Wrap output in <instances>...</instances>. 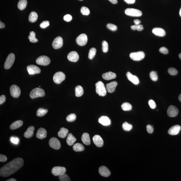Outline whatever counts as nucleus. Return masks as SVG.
Returning a JSON list of instances; mask_svg holds the SVG:
<instances>
[{
	"label": "nucleus",
	"instance_id": "1",
	"mask_svg": "<svg viewBox=\"0 0 181 181\" xmlns=\"http://www.w3.org/2000/svg\"><path fill=\"white\" fill-rule=\"evenodd\" d=\"M24 161L22 158H17L3 166L0 170V176L9 177L13 174L22 167Z\"/></svg>",
	"mask_w": 181,
	"mask_h": 181
},
{
	"label": "nucleus",
	"instance_id": "2",
	"mask_svg": "<svg viewBox=\"0 0 181 181\" xmlns=\"http://www.w3.org/2000/svg\"><path fill=\"white\" fill-rule=\"evenodd\" d=\"M96 91L100 96H104L107 93V90L102 81H100L95 84Z\"/></svg>",
	"mask_w": 181,
	"mask_h": 181
},
{
	"label": "nucleus",
	"instance_id": "3",
	"mask_svg": "<svg viewBox=\"0 0 181 181\" xmlns=\"http://www.w3.org/2000/svg\"><path fill=\"white\" fill-rule=\"evenodd\" d=\"M45 95L44 91L42 89L36 87L32 90L30 92V98L32 99H34L39 97L44 96Z\"/></svg>",
	"mask_w": 181,
	"mask_h": 181
},
{
	"label": "nucleus",
	"instance_id": "4",
	"mask_svg": "<svg viewBox=\"0 0 181 181\" xmlns=\"http://www.w3.org/2000/svg\"><path fill=\"white\" fill-rule=\"evenodd\" d=\"M125 13L127 16H140L142 15V13L139 9L128 8L125 10Z\"/></svg>",
	"mask_w": 181,
	"mask_h": 181
},
{
	"label": "nucleus",
	"instance_id": "5",
	"mask_svg": "<svg viewBox=\"0 0 181 181\" xmlns=\"http://www.w3.org/2000/svg\"><path fill=\"white\" fill-rule=\"evenodd\" d=\"M15 55L11 53L9 54L7 57L4 65V67L5 69H9L13 66L15 61Z\"/></svg>",
	"mask_w": 181,
	"mask_h": 181
},
{
	"label": "nucleus",
	"instance_id": "6",
	"mask_svg": "<svg viewBox=\"0 0 181 181\" xmlns=\"http://www.w3.org/2000/svg\"><path fill=\"white\" fill-rule=\"evenodd\" d=\"M130 57L132 60L136 61H139L143 60L145 57V54L142 51L131 53L130 55Z\"/></svg>",
	"mask_w": 181,
	"mask_h": 181
},
{
	"label": "nucleus",
	"instance_id": "7",
	"mask_svg": "<svg viewBox=\"0 0 181 181\" xmlns=\"http://www.w3.org/2000/svg\"><path fill=\"white\" fill-rule=\"evenodd\" d=\"M66 79V75L62 72H57L53 77V80L54 83L57 84H60Z\"/></svg>",
	"mask_w": 181,
	"mask_h": 181
},
{
	"label": "nucleus",
	"instance_id": "8",
	"mask_svg": "<svg viewBox=\"0 0 181 181\" xmlns=\"http://www.w3.org/2000/svg\"><path fill=\"white\" fill-rule=\"evenodd\" d=\"M38 65L43 66H47L50 63V60L49 57L46 56H41L36 60Z\"/></svg>",
	"mask_w": 181,
	"mask_h": 181
},
{
	"label": "nucleus",
	"instance_id": "9",
	"mask_svg": "<svg viewBox=\"0 0 181 181\" xmlns=\"http://www.w3.org/2000/svg\"><path fill=\"white\" fill-rule=\"evenodd\" d=\"M66 171V168L63 167H54L52 169L51 173L55 176H60L65 174Z\"/></svg>",
	"mask_w": 181,
	"mask_h": 181
},
{
	"label": "nucleus",
	"instance_id": "10",
	"mask_svg": "<svg viewBox=\"0 0 181 181\" xmlns=\"http://www.w3.org/2000/svg\"><path fill=\"white\" fill-rule=\"evenodd\" d=\"M10 91L11 96L14 98H18L21 94L20 87L16 85H12L10 87Z\"/></svg>",
	"mask_w": 181,
	"mask_h": 181
},
{
	"label": "nucleus",
	"instance_id": "11",
	"mask_svg": "<svg viewBox=\"0 0 181 181\" xmlns=\"http://www.w3.org/2000/svg\"><path fill=\"white\" fill-rule=\"evenodd\" d=\"M87 35L85 34H80L76 40L77 43L80 46H84L87 44Z\"/></svg>",
	"mask_w": 181,
	"mask_h": 181
},
{
	"label": "nucleus",
	"instance_id": "12",
	"mask_svg": "<svg viewBox=\"0 0 181 181\" xmlns=\"http://www.w3.org/2000/svg\"><path fill=\"white\" fill-rule=\"evenodd\" d=\"M49 145L52 148L59 150L61 147V144L59 140L55 138H52L49 141Z\"/></svg>",
	"mask_w": 181,
	"mask_h": 181
},
{
	"label": "nucleus",
	"instance_id": "13",
	"mask_svg": "<svg viewBox=\"0 0 181 181\" xmlns=\"http://www.w3.org/2000/svg\"><path fill=\"white\" fill-rule=\"evenodd\" d=\"M178 110L177 108L173 105H171L168 108L167 114L169 117L171 118L177 116L178 113Z\"/></svg>",
	"mask_w": 181,
	"mask_h": 181
},
{
	"label": "nucleus",
	"instance_id": "14",
	"mask_svg": "<svg viewBox=\"0 0 181 181\" xmlns=\"http://www.w3.org/2000/svg\"><path fill=\"white\" fill-rule=\"evenodd\" d=\"M27 69L30 75L39 74L41 72L40 68L35 65H29L27 66Z\"/></svg>",
	"mask_w": 181,
	"mask_h": 181
},
{
	"label": "nucleus",
	"instance_id": "15",
	"mask_svg": "<svg viewBox=\"0 0 181 181\" xmlns=\"http://www.w3.org/2000/svg\"><path fill=\"white\" fill-rule=\"evenodd\" d=\"M63 44V41L62 37L58 36L54 39L52 43L53 48L55 49H59L62 47Z\"/></svg>",
	"mask_w": 181,
	"mask_h": 181
},
{
	"label": "nucleus",
	"instance_id": "16",
	"mask_svg": "<svg viewBox=\"0 0 181 181\" xmlns=\"http://www.w3.org/2000/svg\"><path fill=\"white\" fill-rule=\"evenodd\" d=\"M67 59L69 61L73 62H76L79 59V55L76 51L70 52L67 55Z\"/></svg>",
	"mask_w": 181,
	"mask_h": 181
},
{
	"label": "nucleus",
	"instance_id": "17",
	"mask_svg": "<svg viewBox=\"0 0 181 181\" xmlns=\"http://www.w3.org/2000/svg\"><path fill=\"white\" fill-rule=\"evenodd\" d=\"M181 129L180 126L179 125H174L169 129L168 133L171 135H176L179 133Z\"/></svg>",
	"mask_w": 181,
	"mask_h": 181
},
{
	"label": "nucleus",
	"instance_id": "18",
	"mask_svg": "<svg viewBox=\"0 0 181 181\" xmlns=\"http://www.w3.org/2000/svg\"><path fill=\"white\" fill-rule=\"evenodd\" d=\"M99 172L101 176L105 177H109L111 174L110 170L105 166H101L99 168Z\"/></svg>",
	"mask_w": 181,
	"mask_h": 181
},
{
	"label": "nucleus",
	"instance_id": "19",
	"mask_svg": "<svg viewBox=\"0 0 181 181\" xmlns=\"http://www.w3.org/2000/svg\"><path fill=\"white\" fill-rule=\"evenodd\" d=\"M93 142L97 147H102L103 145V141L102 138L98 135H96L93 137Z\"/></svg>",
	"mask_w": 181,
	"mask_h": 181
},
{
	"label": "nucleus",
	"instance_id": "20",
	"mask_svg": "<svg viewBox=\"0 0 181 181\" xmlns=\"http://www.w3.org/2000/svg\"><path fill=\"white\" fill-rule=\"evenodd\" d=\"M117 85L118 83L116 81H112L109 83L107 84L106 86V89L107 92L109 93H113L115 91Z\"/></svg>",
	"mask_w": 181,
	"mask_h": 181
},
{
	"label": "nucleus",
	"instance_id": "21",
	"mask_svg": "<svg viewBox=\"0 0 181 181\" xmlns=\"http://www.w3.org/2000/svg\"><path fill=\"white\" fill-rule=\"evenodd\" d=\"M47 131L43 128H40L37 131L36 137L38 139H42L45 138L47 136Z\"/></svg>",
	"mask_w": 181,
	"mask_h": 181
},
{
	"label": "nucleus",
	"instance_id": "22",
	"mask_svg": "<svg viewBox=\"0 0 181 181\" xmlns=\"http://www.w3.org/2000/svg\"><path fill=\"white\" fill-rule=\"evenodd\" d=\"M127 78L135 85H138L139 83V80L137 77L132 75L130 72H127L126 74Z\"/></svg>",
	"mask_w": 181,
	"mask_h": 181
},
{
	"label": "nucleus",
	"instance_id": "23",
	"mask_svg": "<svg viewBox=\"0 0 181 181\" xmlns=\"http://www.w3.org/2000/svg\"><path fill=\"white\" fill-rule=\"evenodd\" d=\"M116 77V74L111 72L104 73L102 75L103 78L106 80H110L115 79Z\"/></svg>",
	"mask_w": 181,
	"mask_h": 181
},
{
	"label": "nucleus",
	"instance_id": "24",
	"mask_svg": "<svg viewBox=\"0 0 181 181\" xmlns=\"http://www.w3.org/2000/svg\"><path fill=\"white\" fill-rule=\"evenodd\" d=\"M152 32L154 35H156V36L159 37L165 36L166 34L165 30L161 28H154L152 30Z\"/></svg>",
	"mask_w": 181,
	"mask_h": 181
},
{
	"label": "nucleus",
	"instance_id": "25",
	"mask_svg": "<svg viewBox=\"0 0 181 181\" xmlns=\"http://www.w3.org/2000/svg\"><path fill=\"white\" fill-rule=\"evenodd\" d=\"M34 130L35 128L33 126H31L28 127L25 132L24 136L25 138L29 139L32 137L34 135Z\"/></svg>",
	"mask_w": 181,
	"mask_h": 181
},
{
	"label": "nucleus",
	"instance_id": "26",
	"mask_svg": "<svg viewBox=\"0 0 181 181\" xmlns=\"http://www.w3.org/2000/svg\"><path fill=\"white\" fill-rule=\"evenodd\" d=\"M23 124V122L22 120L16 121L11 124V125L9 126V128L11 130H16V129L21 127Z\"/></svg>",
	"mask_w": 181,
	"mask_h": 181
},
{
	"label": "nucleus",
	"instance_id": "27",
	"mask_svg": "<svg viewBox=\"0 0 181 181\" xmlns=\"http://www.w3.org/2000/svg\"><path fill=\"white\" fill-rule=\"evenodd\" d=\"M99 123L104 126H107L110 124L111 122L108 118L106 116L100 117L98 120Z\"/></svg>",
	"mask_w": 181,
	"mask_h": 181
},
{
	"label": "nucleus",
	"instance_id": "28",
	"mask_svg": "<svg viewBox=\"0 0 181 181\" xmlns=\"http://www.w3.org/2000/svg\"><path fill=\"white\" fill-rule=\"evenodd\" d=\"M81 141L85 145H90L91 143V140L89 134L87 133H83L81 137Z\"/></svg>",
	"mask_w": 181,
	"mask_h": 181
},
{
	"label": "nucleus",
	"instance_id": "29",
	"mask_svg": "<svg viewBox=\"0 0 181 181\" xmlns=\"http://www.w3.org/2000/svg\"><path fill=\"white\" fill-rule=\"evenodd\" d=\"M68 132L69 131L67 129L62 127L60 129V131L58 133V135L60 138H64L67 136Z\"/></svg>",
	"mask_w": 181,
	"mask_h": 181
},
{
	"label": "nucleus",
	"instance_id": "30",
	"mask_svg": "<svg viewBox=\"0 0 181 181\" xmlns=\"http://www.w3.org/2000/svg\"><path fill=\"white\" fill-rule=\"evenodd\" d=\"M76 140V138L72 133H70L68 135L67 139V142L68 145L70 146L73 145Z\"/></svg>",
	"mask_w": 181,
	"mask_h": 181
},
{
	"label": "nucleus",
	"instance_id": "31",
	"mask_svg": "<svg viewBox=\"0 0 181 181\" xmlns=\"http://www.w3.org/2000/svg\"><path fill=\"white\" fill-rule=\"evenodd\" d=\"M73 149L74 151L77 152H81L83 151L85 149L83 145L79 143L74 144L73 145Z\"/></svg>",
	"mask_w": 181,
	"mask_h": 181
},
{
	"label": "nucleus",
	"instance_id": "32",
	"mask_svg": "<svg viewBox=\"0 0 181 181\" xmlns=\"http://www.w3.org/2000/svg\"><path fill=\"white\" fill-rule=\"evenodd\" d=\"M38 18L37 14L34 11H32L30 14L29 20L30 22H36Z\"/></svg>",
	"mask_w": 181,
	"mask_h": 181
},
{
	"label": "nucleus",
	"instance_id": "33",
	"mask_svg": "<svg viewBox=\"0 0 181 181\" xmlns=\"http://www.w3.org/2000/svg\"><path fill=\"white\" fill-rule=\"evenodd\" d=\"M75 95L77 97L81 96L83 94V89L82 87L80 85L77 86L75 88Z\"/></svg>",
	"mask_w": 181,
	"mask_h": 181
},
{
	"label": "nucleus",
	"instance_id": "34",
	"mask_svg": "<svg viewBox=\"0 0 181 181\" xmlns=\"http://www.w3.org/2000/svg\"><path fill=\"white\" fill-rule=\"evenodd\" d=\"M27 4V0H20L17 4V7L20 10H24L26 7Z\"/></svg>",
	"mask_w": 181,
	"mask_h": 181
},
{
	"label": "nucleus",
	"instance_id": "35",
	"mask_svg": "<svg viewBox=\"0 0 181 181\" xmlns=\"http://www.w3.org/2000/svg\"><path fill=\"white\" fill-rule=\"evenodd\" d=\"M48 112V110L42 108H40L38 109L36 112V115L38 117H42L44 116Z\"/></svg>",
	"mask_w": 181,
	"mask_h": 181
},
{
	"label": "nucleus",
	"instance_id": "36",
	"mask_svg": "<svg viewBox=\"0 0 181 181\" xmlns=\"http://www.w3.org/2000/svg\"><path fill=\"white\" fill-rule=\"evenodd\" d=\"M36 34L34 31L31 32L30 33V35L28 36L30 41L32 43H36L38 42V40L35 37Z\"/></svg>",
	"mask_w": 181,
	"mask_h": 181
},
{
	"label": "nucleus",
	"instance_id": "37",
	"mask_svg": "<svg viewBox=\"0 0 181 181\" xmlns=\"http://www.w3.org/2000/svg\"><path fill=\"white\" fill-rule=\"evenodd\" d=\"M121 107L122 109L124 111H130L132 109V105L127 102L124 103L121 105Z\"/></svg>",
	"mask_w": 181,
	"mask_h": 181
},
{
	"label": "nucleus",
	"instance_id": "38",
	"mask_svg": "<svg viewBox=\"0 0 181 181\" xmlns=\"http://www.w3.org/2000/svg\"><path fill=\"white\" fill-rule=\"evenodd\" d=\"M122 127L124 131L128 132L132 129V125L129 124L126 122H125L123 123Z\"/></svg>",
	"mask_w": 181,
	"mask_h": 181
},
{
	"label": "nucleus",
	"instance_id": "39",
	"mask_svg": "<svg viewBox=\"0 0 181 181\" xmlns=\"http://www.w3.org/2000/svg\"><path fill=\"white\" fill-rule=\"evenodd\" d=\"M96 49L95 48H92L90 50L88 54V58L90 60H92L96 54Z\"/></svg>",
	"mask_w": 181,
	"mask_h": 181
},
{
	"label": "nucleus",
	"instance_id": "40",
	"mask_svg": "<svg viewBox=\"0 0 181 181\" xmlns=\"http://www.w3.org/2000/svg\"><path fill=\"white\" fill-rule=\"evenodd\" d=\"M76 119V115L74 113H72L67 116L66 120L69 122L74 121Z\"/></svg>",
	"mask_w": 181,
	"mask_h": 181
},
{
	"label": "nucleus",
	"instance_id": "41",
	"mask_svg": "<svg viewBox=\"0 0 181 181\" xmlns=\"http://www.w3.org/2000/svg\"><path fill=\"white\" fill-rule=\"evenodd\" d=\"M131 29L132 30H137L138 31H142L144 29V27L142 25L139 24L138 25H134L131 26Z\"/></svg>",
	"mask_w": 181,
	"mask_h": 181
},
{
	"label": "nucleus",
	"instance_id": "42",
	"mask_svg": "<svg viewBox=\"0 0 181 181\" xmlns=\"http://www.w3.org/2000/svg\"><path fill=\"white\" fill-rule=\"evenodd\" d=\"M80 12L82 15L87 16L89 15L90 13V11L89 9L87 7H81L80 9Z\"/></svg>",
	"mask_w": 181,
	"mask_h": 181
},
{
	"label": "nucleus",
	"instance_id": "43",
	"mask_svg": "<svg viewBox=\"0 0 181 181\" xmlns=\"http://www.w3.org/2000/svg\"><path fill=\"white\" fill-rule=\"evenodd\" d=\"M59 179L60 181H71V180L68 175L64 174L59 176Z\"/></svg>",
	"mask_w": 181,
	"mask_h": 181
},
{
	"label": "nucleus",
	"instance_id": "44",
	"mask_svg": "<svg viewBox=\"0 0 181 181\" xmlns=\"http://www.w3.org/2000/svg\"><path fill=\"white\" fill-rule=\"evenodd\" d=\"M150 78L153 81H156L158 80V77L157 73L155 71H152L150 74Z\"/></svg>",
	"mask_w": 181,
	"mask_h": 181
},
{
	"label": "nucleus",
	"instance_id": "45",
	"mask_svg": "<svg viewBox=\"0 0 181 181\" xmlns=\"http://www.w3.org/2000/svg\"><path fill=\"white\" fill-rule=\"evenodd\" d=\"M102 49L103 52L106 53L108 50V45L106 41H103L102 42Z\"/></svg>",
	"mask_w": 181,
	"mask_h": 181
},
{
	"label": "nucleus",
	"instance_id": "46",
	"mask_svg": "<svg viewBox=\"0 0 181 181\" xmlns=\"http://www.w3.org/2000/svg\"><path fill=\"white\" fill-rule=\"evenodd\" d=\"M168 71L169 74L172 75H176L178 73L177 70L176 68L172 67L169 68Z\"/></svg>",
	"mask_w": 181,
	"mask_h": 181
},
{
	"label": "nucleus",
	"instance_id": "47",
	"mask_svg": "<svg viewBox=\"0 0 181 181\" xmlns=\"http://www.w3.org/2000/svg\"><path fill=\"white\" fill-rule=\"evenodd\" d=\"M108 29L112 30V31H115L117 30V27L116 26L112 24L109 23L107 25Z\"/></svg>",
	"mask_w": 181,
	"mask_h": 181
},
{
	"label": "nucleus",
	"instance_id": "48",
	"mask_svg": "<svg viewBox=\"0 0 181 181\" xmlns=\"http://www.w3.org/2000/svg\"><path fill=\"white\" fill-rule=\"evenodd\" d=\"M49 22L48 21H43L40 24V27L42 29H45L49 25Z\"/></svg>",
	"mask_w": 181,
	"mask_h": 181
},
{
	"label": "nucleus",
	"instance_id": "49",
	"mask_svg": "<svg viewBox=\"0 0 181 181\" xmlns=\"http://www.w3.org/2000/svg\"><path fill=\"white\" fill-rule=\"evenodd\" d=\"M148 103L150 107L152 109H154L156 108V106L155 103L153 100H150L149 101Z\"/></svg>",
	"mask_w": 181,
	"mask_h": 181
},
{
	"label": "nucleus",
	"instance_id": "50",
	"mask_svg": "<svg viewBox=\"0 0 181 181\" xmlns=\"http://www.w3.org/2000/svg\"><path fill=\"white\" fill-rule=\"evenodd\" d=\"M159 51L162 54H166L168 53V50L165 47H162L159 49Z\"/></svg>",
	"mask_w": 181,
	"mask_h": 181
},
{
	"label": "nucleus",
	"instance_id": "51",
	"mask_svg": "<svg viewBox=\"0 0 181 181\" xmlns=\"http://www.w3.org/2000/svg\"><path fill=\"white\" fill-rule=\"evenodd\" d=\"M72 19V17L71 15L69 14H67L65 15L63 17V19L65 21L67 22H69L71 21Z\"/></svg>",
	"mask_w": 181,
	"mask_h": 181
},
{
	"label": "nucleus",
	"instance_id": "52",
	"mask_svg": "<svg viewBox=\"0 0 181 181\" xmlns=\"http://www.w3.org/2000/svg\"><path fill=\"white\" fill-rule=\"evenodd\" d=\"M147 132L150 134L152 133L154 131L153 127L150 125H148L147 126Z\"/></svg>",
	"mask_w": 181,
	"mask_h": 181
},
{
	"label": "nucleus",
	"instance_id": "53",
	"mask_svg": "<svg viewBox=\"0 0 181 181\" xmlns=\"http://www.w3.org/2000/svg\"><path fill=\"white\" fill-rule=\"evenodd\" d=\"M7 158L4 155L0 154V161L1 162H5L7 160Z\"/></svg>",
	"mask_w": 181,
	"mask_h": 181
},
{
	"label": "nucleus",
	"instance_id": "54",
	"mask_svg": "<svg viewBox=\"0 0 181 181\" xmlns=\"http://www.w3.org/2000/svg\"><path fill=\"white\" fill-rule=\"evenodd\" d=\"M10 141L12 143H14V144H18L19 142V139L18 138H15V137H11L10 138Z\"/></svg>",
	"mask_w": 181,
	"mask_h": 181
},
{
	"label": "nucleus",
	"instance_id": "55",
	"mask_svg": "<svg viewBox=\"0 0 181 181\" xmlns=\"http://www.w3.org/2000/svg\"><path fill=\"white\" fill-rule=\"evenodd\" d=\"M6 97L4 95H2L0 97V104L2 105L3 103L6 100Z\"/></svg>",
	"mask_w": 181,
	"mask_h": 181
},
{
	"label": "nucleus",
	"instance_id": "56",
	"mask_svg": "<svg viewBox=\"0 0 181 181\" xmlns=\"http://www.w3.org/2000/svg\"><path fill=\"white\" fill-rule=\"evenodd\" d=\"M128 4H132L134 3L135 0H124Z\"/></svg>",
	"mask_w": 181,
	"mask_h": 181
},
{
	"label": "nucleus",
	"instance_id": "57",
	"mask_svg": "<svg viewBox=\"0 0 181 181\" xmlns=\"http://www.w3.org/2000/svg\"><path fill=\"white\" fill-rule=\"evenodd\" d=\"M134 22L135 25H138L141 23V21L140 20L138 19H135L134 20Z\"/></svg>",
	"mask_w": 181,
	"mask_h": 181
},
{
	"label": "nucleus",
	"instance_id": "58",
	"mask_svg": "<svg viewBox=\"0 0 181 181\" xmlns=\"http://www.w3.org/2000/svg\"><path fill=\"white\" fill-rule=\"evenodd\" d=\"M108 1L113 4H116L118 3L117 0H108Z\"/></svg>",
	"mask_w": 181,
	"mask_h": 181
},
{
	"label": "nucleus",
	"instance_id": "59",
	"mask_svg": "<svg viewBox=\"0 0 181 181\" xmlns=\"http://www.w3.org/2000/svg\"><path fill=\"white\" fill-rule=\"evenodd\" d=\"M4 27L5 24L4 23L1 21V22H0V28H1V29H2V28H4Z\"/></svg>",
	"mask_w": 181,
	"mask_h": 181
},
{
	"label": "nucleus",
	"instance_id": "60",
	"mask_svg": "<svg viewBox=\"0 0 181 181\" xmlns=\"http://www.w3.org/2000/svg\"><path fill=\"white\" fill-rule=\"evenodd\" d=\"M6 181H16V179H15V178H11L10 179H8L6 180Z\"/></svg>",
	"mask_w": 181,
	"mask_h": 181
},
{
	"label": "nucleus",
	"instance_id": "61",
	"mask_svg": "<svg viewBox=\"0 0 181 181\" xmlns=\"http://www.w3.org/2000/svg\"><path fill=\"white\" fill-rule=\"evenodd\" d=\"M178 99H179L180 101L181 102V94L179 95V97H178Z\"/></svg>",
	"mask_w": 181,
	"mask_h": 181
},
{
	"label": "nucleus",
	"instance_id": "62",
	"mask_svg": "<svg viewBox=\"0 0 181 181\" xmlns=\"http://www.w3.org/2000/svg\"><path fill=\"white\" fill-rule=\"evenodd\" d=\"M179 58L181 60V54H179Z\"/></svg>",
	"mask_w": 181,
	"mask_h": 181
},
{
	"label": "nucleus",
	"instance_id": "63",
	"mask_svg": "<svg viewBox=\"0 0 181 181\" xmlns=\"http://www.w3.org/2000/svg\"><path fill=\"white\" fill-rule=\"evenodd\" d=\"M179 15L181 17V8L179 11Z\"/></svg>",
	"mask_w": 181,
	"mask_h": 181
},
{
	"label": "nucleus",
	"instance_id": "64",
	"mask_svg": "<svg viewBox=\"0 0 181 181\" xmlns=\"http://www.w3.org/2000/svg\"><path fill=\"white\" fill-rule=\"evenodd\" d=\"M79 1H83V0H79Z\"/></svg>",
	"mask_w": 181,
	"mask_h": 181
}]
</instances>
